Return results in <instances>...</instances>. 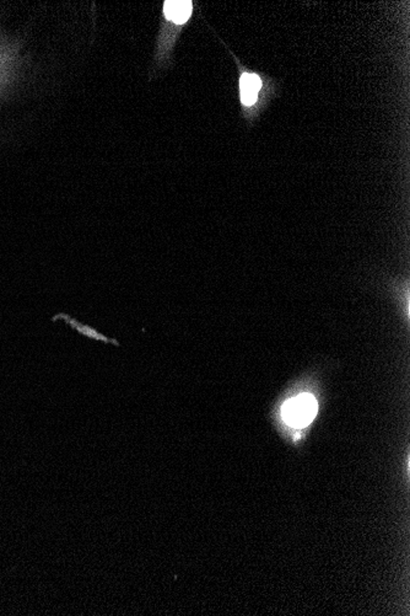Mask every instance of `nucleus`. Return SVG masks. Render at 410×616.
I'll list each match as a JSON object with an SVG mask.
<instances>
[{
	"label": "nucleus",
	"mask_w": 410,
	"mask_h": 616,
	"mask_svg": "<svg viewBox=\"0 0 410 616\" xmlns=\"http://www.w3.org/2000/svg\"><path fill=\"white\" fill-rule=\"evenodd\" d=\"M192 1L189 0H169L164 6L167 20L175 24H185L192 15Z\"/></svg>",
	"instance_id": "obj_4"
},
{
	"label": "nucleus",
	"mask_w": 410,
	"mask_h": 616,
	"mask_svg": "<svg viewBox=\"0 0 410 616\" xmlns=\"http://www.w3.org/2000/svg\"><path fill=\"white\" fill-rule=\"evenodd\" d=\"M58 319L59 320H63L70 328H73V330L79 333V335L84 336V338H89V340L100 341V342L107 343V344H108V343H112L114 346H118V344H119L116 340L107 338L103 333H99L96 328L89 326V325H85V324H83V322H78L76 319L70 317L68 314H58V315H55V317H53V322L58 320Z\"/></svg>",
	"instance_id": "obj_2"
},
{
	"label": "nucleus",
	"mask_w": 410,
	"mask_h": 616,
	"mask_svg": "<svg viewBox=\"0 0 410 616\" xmlns=\"http://www.w3.org/2000/svg\"><path fill=\"white\" fill-rule=\"evenodd\" d=\"M261 78L253 73H242L240 78V97L242 105L252 106L255 105L261 90Z\"/></svg>",
	"instance_id": "obj_3"
},
{
	"label": "nucleus",
	"mask_w": 410,
	"mask_h": 616,
	"mask_svg": "<svg viewBox=\"0 0 410 616\" xmlns=\"http://www.w3.org/2000/svg\"><path fill=\"white\" fill-rule=\"evenodd\" d=\"M317 413V402L307 394L289 400L282 408V416L293 427H305L311 424Z\"/></svg>",
	"instance_id": "obj_1"
}]
</instances>
